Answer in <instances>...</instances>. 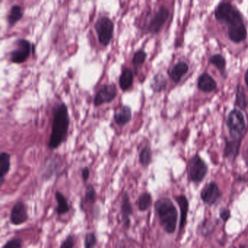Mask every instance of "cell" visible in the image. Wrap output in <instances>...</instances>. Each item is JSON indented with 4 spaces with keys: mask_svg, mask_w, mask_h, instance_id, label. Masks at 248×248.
Wrapping results in <instances>:
<instances>
[{
    "mask_svg": "<svg viewBox=\"0 0 248 248\" xmlns=\"http://www.w3.org/2000/svg\"><path fill=\"white\" fill-rule=\"evenodd\" d=\"M70 119L67 106L64 103L56 106L53 115L51 134L49 139L48 147L50 149L58 148L67 138Z\"/></svg>",
    "mask_w": 248,
    "mask_h": 248,
    "instance_id": "obj_1",
    "label": "cell"
},
{
    "mask_svg": "<svg viewBox=\"0 0 248 248\" xmlns=\"http://www.w3.org/2000/svg\"><path fill=\"white\" fill-rule=\"evenodd\" d=\"M154 208L164 232L168 233H174L178 221V212L172 201L168 198L160 199L156 202Z\"/></svg>",
    "mask_w": 248,
    "mask_h": 248,
    "instance_id": "obj_2",
    "label": "cell"
},
{
    "mask_svg": "<svg viewBox=\"0 0 248 248\" xmlns=\"http://www.w3.org/2000/svg\"><path fill=\"white\" fill-rule=\"evenodd\" d=\"M215 15L219 21L229 26V29L244 24L239 11L229 2H221L216 8Z\"/></svg>",
    "mask_w": 248,
    "mask_h": 248,
    "instance_id": "obj_3",
    "label": "cell"
},
{
    "mask_svg": "<svg viewBox=\"0 0 248 248\" xmlns=\"http://www.w3.org/2000/svg\"><path fill=\"white\" fill-rule=\"evenodd\" d=\"M94 28L97 33L99 43L105 47L109 45L113 38L115 31V24L113 21L108 17H101L96 21Z\"/></svg>",
    "mask_w": 248,
    "mask_h": 248,
    "instance_id": "obj_4",
    "label": "cell"
},
{
    "mask_svg": "<svg viewBox=\"0 0 248 248\" xmlns=\"http://www.w3.org/2000/svg\"><path fill=\"white\" fill-rule=\"evenodd\" d=\"M34 53V45L25 39H19L15 42V48L10 53V60L14 63H24L31 53Z\"/></svg>",
    "mask_w": 248,
    "mask_h": 248,
    "instance_id": "obj_5",
    "label": "cell"
},
{
    "mask_svg": "<svg viewBox=\"0 0 248 248\" xmlns=\"http://www.w3.org/2000/svg\"><path fill=\"white\" fill-rule=\"evenodd\" d=\"M208 168L204 160L198 155L190 159L188 164V177L194 183L202 182L207 174Z\"/></svg>",
    "mask_w": 248,
    "mask_h": 248,
    "instance_id": "obj_6",
    "label": "cell"
},
{
    "mask_svg": "<svg viewBox=\"0 0 248 248\" xmlns=\"http://www.w3.org/2000/svg\"><path fill=\"white\" fill-rule=\"evenodd\" d=\"M227 125L232 136L237 139L236 136L240 135L245 128V119L242 112L236 109L231 112L228 117Z\"/></svg>",
    "mask_w": 248,
    "mask_h": 248,
    "instance_id": "obj_7",
    "label": "cell"
},
{
    "mask_svg": "<svg viewBox=\"0 0 248 248\" xmlns=\"http://www.w3.org/2000/svg\"><path fill=\"white\" fill-rule=\"evenodd\" d=\"M117 96V90L114 83L106 84L102 86L96 93L94 98V105L100 106L106 103H109L115 100Z\"/></svg>",
    "mask_w": 248,
    "mask_h": 248,
    "instance_id": "obj_8",
    "label": "cell"
},
{
    "mask_svg": "<svg viewBox=\"0 0 248 248\" xmlns=\"http://www.w3.org/2000/svg\"><path fill=\"white\" fill-rule=\"evenodd\" d=\"M169 17V11L164 7H161L150 21L148 25V32L151 34H157L160 32L164 24Z\"/></svg>",
    "mask_w": 248,
    "mask_h": 248,
    "instance_id": "obj_9",
    "label": "cell"
},
{
    "mask_svg": "<svg viewBox=\"0 0 248 248\" xmlns=\"http://www.w3.org/2000/svg\"><path fill=\"white\" fill-rule=\"evenodd\" d=\"M200 195L205 204H213L220 200L222 194L217 184L210 182L203 189Z\"/></svg>",
    "mask_w": 248,
    "mask_h": 248,
    "instance_id": "obj_10",
    "label": "cell"
},
{
    "mask_svg": "<svg viewBox=\"0 0 248 248\" xmlns=\"http://www.w3.org/2000/svg\"><path fill=\"white\" fill-rule=\"evenodd\" d=\"M28 219V213L25 204L21 201L17 202L13 207L10 215L11 223L15 226H19L27 222Z\"/></svg>",
    "mask_w": 248,
    "mask_h": 248,
    "instance_id": "obj_11",
    "label": "cell"
},
{
    "mask_svg": "<svg viewBox=\"0 0 248 248\" xmlns=\"http://www.w3.org/2000/svg\"><path fill=\"white\" fill-rule=\"evenodd\" d=\"M121 213H122L124 228L129 229L131 225V216L133 214V209H132L131 199L128 192H124L122 194Z\"/></svg>",
    "mask_w": 248,
    "mask_h": 248,
    "instance_id": "obj_12",
    "label": "cell"
},
{
    "mask_svg": "<svg viewBox=\"0 0 248 248\" xmlns=\"http://www.w3.org/2000/svg\"><path fill=\"white\" fill-rule=\"evenodd\" d=\"M114 119L116 124L124 126L131 122L132 119V110L128 106H122L118 112L114 115Z\"/></svg>",
    "mask_w": 248,
    "mask_h": 248,
    "instance_id": "obj_13",
    "label": "cell"
},
{
    "mask_svg": "<svg viewBox=\"0 0 248 248\" xmlns=\"http://www.w3.org/2000/svg\"><path fill=\"white\" fill-rule=\"evenodd\" d=\"M133 72L131 69L125 68L121 72L119 79V88L122 91H127L133 84Z\"/></svg>",
    "mask_w": 248,
    "mask_h": 248,
    "instance_id": "obj_14",
    "label": "cell"
},
{
    "mask_svg": "<svg viewBox=\"0 0 248 248\" xmlns=\"http://www.w3.org/2000/svg\"><path fill=\"white\" fill-rule=\"evenodd\" d=\"M11 155L7 152L0 154V184L1 187L5 182V176L11 170Z\"/></svg>",
    "mask_w": 248,
    "mask_h": 248,
    "instance_id": "obj_15",
    "label": "cell"
},
{
    "mask_svg": "<svg viewBox=\"0 0 248 248\" xmlns=\"http://www.w3.org/2000/svg\"><path fill=\"white\" fill-rule=\"evenodd\" d=\"M216 82L208 73H203L198 79V87L204 92H211L216 88Z\"/></svg>",
    "mask_w": 248,
    "mask_h": 248,
    "instance_id": "obj_16",
    "label": "cell"
},
{
    "mask_svg": "<svg viewBox=\"0 0 248 248\" xmlns=\"http://www.w3.org/2000/svg\"><path fill=\"white\" fill-rule=\"evenodd\" d=\"M189 66L185 62H179L170 70L169 74L175 82H179L181 78L188 72Z\"/></svg>",
    "mask_w": 248,
    "mask_h": 248,
    "instance_id": "obj_17",
    "label": "cell"
},
{
    "mask_svg": "<svg viewBox=\"0 0 248 248\" xmlns=\"http://www.w3.org/2000/svg\"><path fill=\"white\" fill-rule=\"evenodd\" d=\"M229 37L233 43L244 41L247 37V30L245 24L229 29Z\"/></svg>",
    "mask_w": 248,
    "mask_h": 248,
    "instance_id": "obj_18",
    "label": "cell"
},
{
    "mask_svg": "<svg viewBox=\"0 0 248 248\" xmlns=\"http://www.w3.org/2000/svg\"><path fill=\"white\" fill-rule=\"evenodd\" d=\"M176 201L181 210V222L180 229H182L187 223V215L189 211V202L184 195H180L176 197Z\"/></svg>",
    "mask_w": 248,
    "mask_h": 248,
    "instance_id": "obj_19",
    "label": "cell"
},
{
    "mask_svg": "<svg viewBox=\"0 0 248 248\" xmlns=\"http://www.w3.org/2000/svg\"><path fill=\"white\" fill-rule=\"evenodd\" d=\"M55 196H56V200L58 204L56 209V213H57L58 216L66 214V213H67L69 211V210H70L67 199L59 191H56Z\"/></svg>",
    "mask_w": 248,
    "mask_h": 248,
    "instance_id": "obj_20",
    "label": "cell"
},
{
    "mask_svg": "<svg viewBox=\"0 0 248 248\" xmlns=\"http://www.w3.org/2000/svg\"><path fill=\"white\" fill-rule=\"evenodd\" d=\"M24 13L20 5H14L11 7L9 14L8 15V22L10 27H14L18 21L22 19Z\"/></svg>",
    "mask_w": 248,
    "mask_h": 248,
    "instance_id": "obj_21",
    "label": "cell"
},
{
    "mask_svg": "<svg viewBox=\"0 0 248 248\" xmlns=\"http://www.w3.org/2000/svg\"><path fill=\"white\" fill-rule=\"evenodd\" d=\"M240 146V140L234 139L233 141H226L224 149V156L234 160L239 152Z\"/></svg>",
    "mask_w": 248,
    "mask_h": 248,
    "instance_id": "obj_22",
    "label": "cell"
},
{
    "mask_svg": "<svg viewBox=\"0 0 248 248\" xmlns=\"http://www.w3.org/2000/svg\"><path fill=\"white\" fill-rule=\"evenodd\" d=\"M167 86V81L164 75L161 73H157L153 78L151 88L154 92L160 93L165 89Z\"/></svg>",
    "mask_w": 248,
    "mask_h": 248,
    "instance_id": "obj_23",
    "label": "cell"
},
{
    "mask_svg": "<svg viewBox=\"0 0 248 248\" xmlns=\"http://www.w3.org/2000/svg\"><path fill=\"white\" fill-rule=\"evenodd\" d=\"M152 204V197L151 194L148 192H144L140 196L138 200V210L141 212L148 210Z\"/></svg>",
    "mask_w": 248,
    "mask_h": 248,
    "instance_id": "obj_24",
    "label": "cell"
},
{
    "mask_svg": "<svg viewBox=\"0 0 248 248\" xmlns=\"http://www.w3.org/2000/svg\"><path fill=\"white\" fill-rule=\"evenodd\" d=\"M152 160V152L148 146H146L141 150L139 154V161L141 165L144 167H148Z\"/></svg>",
    "mask_w": 248,
    "mask_h": 248,
    "instance_id": "obj_25",
    "label": "cell"
},
{
    "mask_svg": "<svg viewBox=\"0 0 248 248\" xmlns=\"http://www.w3.org/2000/svg\"><path fill=\"white\" fill-rule=\"evenodd\" d=\"M147 54L144 50H138L134 53L133 57L132 59V63L135 67V73H137V70L138 68L143 66L145 63L146 59Z\"/></svg>",
    "mask_w": 248,
    "mask_h": 248,
    "instance_id": "obj_26",
    "label": "cell"
},
{
    "mask_svg": "<svg viewBox=\"0 0 248 248\" xmlns=\"http://www.w3.org/2000/svg\"><path fill=\"white\" fill-rule=\"evenodd\" d=\"M96 197H97V194H96L94 187L92 184H88L86 187V194H85L83 202L88 204H94L96 203Z\"/></svg>",
    "mask_w": 248,
    "mask_h": 248,
    "instance_id": "obj_27",
    "label": "cell"
},
{
    "mask_svg": "<svg viewBox=\"0 0 248 248\" xmlns=\"http://www.w3.org/2000/svg\"><path fill=\"white\" fill-rule=\"evenodd\" d=\"M236 105L241 109H245L248 106V99L244 93L243 90L240 87H238L236 91Z\"/></svg>",
    "mask_w": 248,
    "mask_h": 248,
    "instance_id": "obj_28",
    "label": "cell"
},
{
    "mask_svg": "<svg viewBox=\"0 0 248 248\" xmlns=\"http://www.w3.org/2000/svg\"><path fill=\"white\" fill-rule=\"evenodd\" d=\"M210 62H211L212 64L214 65L221 72L224 70L225 67H226V60L221 55L218 54L212 56L211 58H210Z\"/></svg>",
    "mask_w": 248,
    "mask_h": 248,
    "instance_id": "obj_29",
    "label": "cell"
},
{
    "mask_svg": "<svg viewBox=\"0 0 248 248\" xmlns=\"http://www.w3.org/2000/svg\"><path fill=\"white\" fill-rule=\"evenodd\" d=\"M97 245V238L93 232L88 233L85 236V248H95Z\"/></svg>",
    "mask_w": 248,
    "mask_h": 248,
    "instance_id": "obj_30",
    "label": "cell"
},
{
    "mask_svg": "<svg viewBox=\"0 0 248 248\" xmlns=\"http://www.w3.org/2000/svg\"><path fill=\"white\" fill-rule=\"evenodd\" d=\"M22 248V239L21 238L15 237L10 239L7 243L4 245L2 248Z\"/></svg>",
    "mask_w": 248,
    "mask_h": 248,
    "instance_id": "obj_31",
    "label": "cell"
},
{
    "mask_svg": "<svg viewBox=\"0 0 248 248\" xmlns=\"http://www.w3.org/2000/svg\"><path fill=\"white\" fill-rule=\"evenodd\" d=\"M75 245L74 236L69 235L62 242L60 248H73Z\"/></svg>",
    "mask_w": 248,
    "mask_h": 248,
    "instance_id": "obj_32",
    "label": "cell"
},
{
    "mask_svg": "<svg viewBox=\"0 0 248 248\" xmlns=\"http://www.w3.org/2000/svg\"><path fill=\"white\" fill-rule=\"evenodd\" d=\"M90 169L88 167H85L84 168H82V180L84 182L88 181L89 178H90Z\"/></svg>",
    "mask_w": 248,
    "mask_h": 248,
    "instance_id": "obj_33",
    "label": "cell"
},
{
    "mask_svg": "<svg viewBox=\"0 0 248 248\" xmlns=\"http://www.w3.org/2000/svg\"><path fill=\"white\" fill-rule=\"evenodd\" d=\"M220 217L223 221H227L231 217L230 211L227 210V209H223V210L220 211Z\"/></svg>",
    "mask_w": 248,
    "mask_h": 248,
    "instance_id": "obj_34",
    "label": "cell"
},
{
    "mask_svg": "<svg viewBox=\"0 0 248 248\" xmlns=\"http://www.w3.org/2000/svg\"><path fill=\"white\" fill-rule=\"evenodd\" d=\"M245 82H246V85L248 87V70L247 71L246 74H245Z\"/></svg>",
    "mask_w": 248,
    "mask_h": 248,
    "instance_id": "obj_35",
    "label": "cell"
},
{
    "mask_svg": "<svg viewBox=\"0 0 248 248\" xmlns=\"http://www.w3.org/2000/svg\"><path fill=\"white\" fill-rule=\"evenodd\" d=\"M246 160H247V161H248V149H247V151H246Z\"/></svg>",
    "mask_w": 248,
    "mask_h": 248,
    "instance_id": "obj_36",
    "label": "cell"
},
{
    "mask_svg": "<svg viewBox=\"0 0 248 248\" xmlns=\"http://www.w3.org/2000/svg\"><path fill=\"white\" fill-rule=\"evenodd\" d=\"M239 248H248V247L247 245H242Z\"/></svg>",
    "mask_w": 248,
    "mask_h": 248,
    "instance_id": "obj_37",
    "label": "cell"
}]
</instances>
